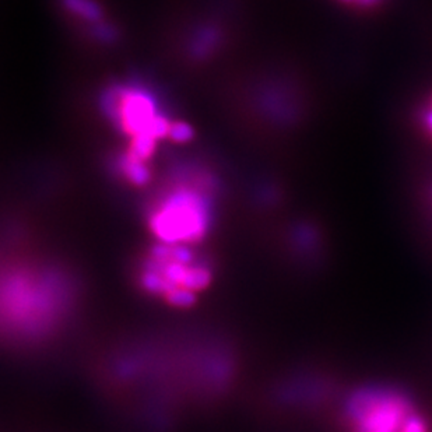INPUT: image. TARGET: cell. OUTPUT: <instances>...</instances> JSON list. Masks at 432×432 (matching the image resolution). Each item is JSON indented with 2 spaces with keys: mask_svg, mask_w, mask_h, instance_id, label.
I'll return each mask as SVG.
<instances>
[{
  "mask_svg": "<svg viewBox=\"0 0 432 432\" xmlns=\"http://www.w3.org/2000/svg\"><path fill=\"white\" fill-rule=\"evenodd\" d=\"M351 432H430L424 416L405 393L391 388H368L347 402Z\"/></svg>",
  "mask_w": 432,
  "mask_h": 432,
  "instance_id": "6da1fadb",
  "label": "cell"
},
{
  "mask_svg": "<svg viewBox=\"0 0 432 432\" xmlns=\"http://www.w3.org/2000/svg\"><path fill=\"white\" fill-rule=\"evenodd\" d=\"M208 227V208L202 196L189 189L170 195L151 217V228L167 246H182L202 238Z\"/></svg>",
  "mask_w": 432,
  "mask_h": 432,
  "instance_id": "7a4b0ae2",
  "label": "cell"
},
{
  "mask_svg": "<svg viewBox=\"0 0 432 432\" xmlns=\"http://www.w3.org/2000/svg\"><path fill=\"white\" fill-rule=\"evenodd\" d=\"M208 278L209 273L201 266L192 264L191 256L184 255L181 246L163 249L146 274L150 288L178 305L188 304L194 291L201 290Z\"/></svg>",
  "mask_w": 432,
  "mask_h": 432,
  "instance_id": "3957f363",
  "label": "cell"
},
{
  "mask_svg": "<svg viewBox=\"0 0 432 432\" xmlns=\"http://www.w3.org/2000/svg\"><path fill=\"white\" fill-rule=\"evenodd\" d=\"M111 116L118 121L122 129L133 136L147 132L151 121L157 116L151 98L139 91H121L109 98Z\"/></svg>",
  "mask_w": 432,
  "mask_h": 432,
  "instance_id": "277c9868",
  "label": "cell"
},
{
  "mask_svg": "<svg viewBox=\"0 0 432 432\" xmlns=\"http://www.w3.org/2000/svg\"><path fill=\"white\" fill-rule=\"evenodd\" d=\"M154 140L156 137L151 136L149 132H142L133 136L130 156L139 160H146L154 151Z\"/></svg>",
  "mask_w": 432,
  "mask_h": 432,
  "instance_id": "5b68a950",
  "label": "cell"
},
{
  "mask_svg": "<svg viewBox=\"0 0 432 432\" xmlns=\"http://www.w3.org/2000/svg\"><path fill=\"white\" fill-rule=\"evenodd\" d=\"M63 3L70 11L87 20H98L101 17V10L93 0H63Z\"/></svg>",
  "mask_w": 432,
  "mask_h": 432,
  "instance_id": "8992f818",
  "label": "cell"
},
{
  "mask_svg": "<svg viewBox=\"0 0 432 432\" xmlns=\"http://www.w3.org/2000/svg\"><path fill=\"white\" fill-rule=\"evenodd\" d=\"M123 171L128 175V178L137 185H142L149 180V171L143 166L142 160L135 158L130 154L123 161Z\"/></svg>",
  "mask_w": 432,
  "mask_h": 432,
  "instance_id": "52a82bcc",
  "label": "cell"
},
{
  "mask_svg": "<svg viewBox=\"0 0 432 432\" xmlns=\"http://www.w3.org/2000/svg\"><path fill=\"white\" fill-rule=\"evenodd\" d=\"M170 129H171V126H170L168 121H167L166 118L157 115V116L151 121V123H150L147 132H149L151 136H154L156 139H160V137H164V136L170 135Z\"/></svg>",
  "mask_w": 432,
  "mask_h": 432,
  "instance_id": "ba28073f",
  "label": "cell"
},
{
  "mask_svg": "<svg viewBox=\"0 0 432 432\" xmlns=\"http://www.w3.org/2000/svg\"><path fill=\"white\" fill-rule=\"evenodd\" d=\"M170 136L175 142H188L192 137V129L187 123H175L170 129Z\"/></svg>",
  "mask_w": 432,
  "mask_h": 432,
  "instance_id": "9c48e42d",
  "label": "cell"
}]
</instances>
